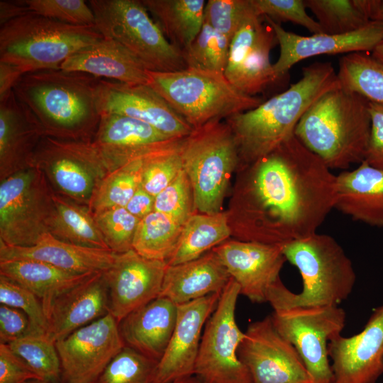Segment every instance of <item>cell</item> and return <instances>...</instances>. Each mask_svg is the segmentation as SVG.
Wrapping results in <instances>:
<instances>
[{"instance_id":"43","label":"cell","mask_w":383,"mask_h":383,"mask_svg":"<svg viewBox=\"0 0 383 383\" xmlns=\"http://www.w3.org/2000/svg\"><path fill=\"white\" fill-rule=\"evenodd\" d=\"M109 249L123 253L133 249V241L140 219L125 207H115L94 213Z\"/></svg>"},{"instance_id":"20","label":"cell","mask_w":383,"mask_h":383,"mask_svg":"<svg viewBox=\"0 0 383 383\" xmlns=\"http://www.w3.org/2000/svg\"><path fill=\"white\" fill-rule=\"evenodd\" d=\"M328 350L333 383H377L383 374V304L360 333L333 337Z\"/></svg>"},{"instance_id":"44","label":"cell","mask_w":383,"mask_h":383,"mask_svg":"<svg viewBox=\"0 0 383 383\" xmlns=\"http://www.w3.org/2000/svg\"><path fill=\"white\" fill-rule=\"evenodd\" d=\"M255 13L257 12L252 0H209L204 22L231 40L245 21Z\"/></svg>"},{"instance_id":"28","label":"cell","mask_w":383,"mask_h":383,"mask_svg":"<svg viewBox=\"0 0 383 383\" xmlns=\"http://www.w3.org/2000/svg\"><path fill=\"white\" fill-rule=\"evenodd\" d=\"M60 69L128 84H148V69L118 43L105 38L66 60Z\"/></svg>"},{"instance_id":"9","label":"cell","mask_w":383,"mask_h":383,"mask_svg":"<svg viewBox=\"0 0 383 383\" xmlns=\"http://www.w3.org/2000/svg\"><path fill=\"white\" fill-rule=\"evenodd\" d=\"M95 28L113 40L154 72L187 68L182 52L167 40L141 0H90Z\"/></svg>"},{"instance_id":"27","label":"cell","mask_w":383,"mask_h":383,"mask_svg":"<svg viewBox=\"0 0 383 383\" xmlns=\"http://www.w3.org/2000/svg\"><path fill=\"white\" fill-rule=\"evenodd\" d=\"M177 316L176 304L165 297L155 299L119 323L124 345L158 362L170 343Z\"/></svg>"},{"instance_id":"6","label":"cell","mask_w":383,"mask_h":383,"mask_svg":"<svg viewBox=\"0 0 383 383\" xmlns=\"http://www.w3.org/2000/svg\"><path fill=\"white\" fill-rule=\"evenodd\" d=\"M102 38L95 27L29 12L0 26V62L17 67L23 74L60 69L76 52Z\"/></svg>"},{"instance_id":"8","label":"cell","mask_w":383,"mask_h":383,"mask_svg":"<svg viewBox=\"0 0 383 383\" xmlns=\"http://www.w3.org/2000/svg\"><path fill=\"white\" fill-rule=\"evenodd\" d=\"M180 153L192 185L194 209L206 214L221 212L229 179L240 161L229 125L216 120L194 129L182 139Z\"/></svg>"},{"instance_id":"36","label":"cell","mask_w":383,"mask_h":383,"mask_svg":"<svg viewBox=\"0 0 383 383\" xmlns=\"http://www.w3.org/2000/svg\"><path fill=\"white\" fill-rule=\"evenodd\" d=\"M182 226L165 213L153 211L140 220L133 249L146 258L166 261L177 245Z\"/></svg>"},{"instance_id":"12","label":"cell","mask_w":383,"mask_h":383,"mask_svg":"<svg viewBox=\"0 0 383 383\" xmlns=\"http://www.w3.org/2000/svg\"><path fill=\"white\" fill-rule=\"evenodd\" d=\"M32 167L43 172L55 193L87 206L99 182L109 172L91 142L46 135L35 152Z\"/></svg>"},{"instance_id":"15","label":"cell","mask_w":383,"mask_h":383,"mask_svg":"<svg viewBox=\"0 0 383 383\" xmlns=\"http://www.w3.org/2000/svg\"><path fill=\"white\" fill-rule=\"evenodd\" d=\"M67 383H94L125 346L119 323L108 313L55 342Z\"/></svg>"},{"instance_id":"33","label":"cell","mask_w":383,"mask_h":383,"mask_svg":"<svg viewBox=\"0 0 383 383\" xmlns=\"http://www.w3.org/2000/svg\"><path fill=\"white\" fill-rule=\"evenodd\" d=\"M227 214H192L182 226L175 248L166 260L175 265L199 258L231 235Z\"/></svg>"},{"instance_id":"1","label":"cell","mask_w":383,"mask_h":383,"mask_svg":"<svg viewBox=\"0 0 383 383\" xmlns=\"http://www.w3.org/2000/svg\"><path fill=\"white\" fill-rule=\"evenodd\" d=\"M336 175L292 135L250 165L240 189L243 240L282 245L316 233L334 209Z\"/></svg>"},{"instance_id":"42","label":"cell","mask_w":383,"mask_h":383,"mask_svg":"<svg viewBox=\"0 0 383 383\" xmlns=\"http://www.w3.org/2000/svg\"><path fill=\"white\" fill-rule=\"evenodd\" d=\"M157 363L125 345L94 383H151Z\"/></svg>"},{"instance_id":"47","label":"cell","mask_w":383,"mask_h":383,"mask_svg":"<svg viewBox=\"0 0 383 383\" xmlns=\"http://www.w3.org/2000/svg\"><path fill=\"white\" fill-rule=\"evenodd\" d=\"M0 303L21 310L36 328L47 333L48 318L40 299L26 287L2 275Z\"/></svg>"},{"instance_id":"57","label":"cell","mask_w":383,"mask_h":383,"mask_svg":"<svg viewBox=\"0 0 383 383\" xmlns=\"http://www.w3.org/2000/svg\"><path fill=\"white\" fill-rule=\"evenodd\" d=\"M181 383H201L196 377H192L183 380Z\"/></svg>"},{"instance_id":"38","label":"cell","mask_w":383,"mask_h":383,"mask_svg":"<svg viewBox=\"0 0 383 383\" xmlns=\"http://www.w3.org/2000/svg\"><path fill=\"white\" fill-rule=\"evenodd\" d=\"M142 157L109 172L95 189L88 206L95 213L125 207L140 185Z\"/></svg>"},{"instance_id":"53","label":"cell","mask_w":383,"mask_h":383,"mask_svg":"<svg viewBox=\"0 0 383 383\" xmlns=\"http://www.w3.org/2000/svg\"><path fill=\"white\" fill-rule=\"evenodd\" d=\"M23 74L17 67L0 62V97L12 91Z\"/></svg>"},{"instance_id":"30","label":"cell","mask_w":383,"mask_h":383,"mask_svg":"<svg viewBox=\"0 0 383 383\" xmlns=\"http://www.w3.org/2000/svg\"><path fill=\"white\" fill-rule=\"evenodd\" d=\"M334 209L355 221L383 227V171L363 161L336 175Z\"/></svg>"},{"instance_id":"41","label":"cell","mask_w":383,"mask_h":383,"mask_svg":"<svg viewBox=\"0 0 383 383\" xmlns=\"http://www.w3.org/2000/svg\"><path fill=\"white\" fill-rule=\"evenodd\" d=\"M182 139L174 140L143 157L140 186L151 195L156 196L183 169L180 153Z\"/></svg>"},{"instance_id":"10","label":"cell","mask_w":383,"mask_h":383,"mask_svg":"<svg viewBox=\"0 0 383 383\" xmlns=\"http://www.w3.org/2000/svg\"><path fill=\"white\" fill-rule=\"evenodd\" d=\"M53 194L35 167L0 181V242L28 247L49 233L55 213Z\"/></svg>"},{"instance_id":"17","label":"cell","mask_w":383,"mask_h":383,"mask_svg":"<svg viewBox=\"0 0 383 383\" xmlns=\"http://www.w3.org/2000/svg\"><path fill=\"white\" fill-rule=\"evenodd\" d=\"M98 104L101 114L116 113L138 119L171 138H184L194 130L148 84H128L101 79Z\"/></svg>"},{"instance_id":"7","label":"cell","mask_w":383,"mask_h":383,"mask_svg":"<svg viewBox=\"0 0 383 383\" xmlns=\"http://www.w3.org/2000/svg\"><path fill=\"white\" fill-rule=\"evenodd\" d=\"M148 85L193 128L252 109L263 100L233 86L224 74L185 68L148 70Z\"/></svg>"},{"instance_id":"14","label":"cell","mask_w":383,"mask_h":383,"mask_svg":"<svg viewBox=\"0 0 383 383\" xmlns=\"http://www.w3.org/2000/svg\"><path fill=\"white\" fill-rule=\"evenodd\" d=\"M252 383H314L295 347L270 316L250 323L238 349Z\"/></svg>"},{"instance_id":"46","label":"cell","mask_w":383,"mask_h":383,"mask_svg":"<svg viewBox=\"0 0 383 383\" xmlns=\"http://www.w3.org/2000/svg\"><path fill=\"white\" fill-rule=\"evenodd\" d=\"M29 12L75 26H95V17L83 0H23Z\"/></svg>"},{"instance_id":"3","label":"cell","mask_w":383,"mask_h":383,"mask_svg":"<svg viewBox=\"0 0 383 383\" xmlns=\"http://www.w3.org/2000/svg\"><path fill=\"white\" fill-rule=\"evenodd\" d=\"M302 77L258 106L226 119L235 136L239 160L250 165L294 135L308 109L326 92L340 87L331 63L316 62Z\"/></svg>"},{"instance_id":"24","label":"cell","mask_w":383,"mask_h":383,"mask_svg":"<svg viewBox=\"0 0 383 383\" xmlns=\"http://www.w3.org/2000/svg\"><path fill=\"white\" fill-rule=\"evenodd\" d=\"M44 136L36 117L13 90L0 97V181L32 167Z\"/></svg>"},{"instance_id":"26","label":"cell","mask_w":383,"mask_h":383,"mask_svg":"<svg viewBox=\"0 0 383 383\" xmlns=\"http://www.w3.org/2000/svg\"><path fill=\"white\" fill-rule=\"evenodd\" d=\"M117 253L62 241L50 233L36 244L28 247L9 246L0 242V260H33L44 262L75 274L96 273L107 270Z\"/></svg>"},{"instance_id":"11","label":"cell","mask_w":383,"mask_h":383,"mask_svg":"<svg viewBox=\"0 0 383 383\" xmlns=\"http://www.w3.org/2000/svg\"><path fill=\"white\" fill-rule=\"evenodd\" d=\"M239 294L240 287L231 277L206 323L194 366L195 377L201 383H252L238 356L245 337L235 318Z\"/></svg>"},{"instance_id":"58","label":"cell","mask_w":383,"mask_h":383,"mask_svg":"<svg viewBox=\"0 0 383 383\" xmlns=\"http://www.w3.org/2000/svg\"><path fill=\"white\" fill-rule=\"evenodd\" d=\"M25 383H50V382L43 381V380L33 379V380H29Z\"/></svg>"},{"instance_id":"2","label":"cell","mask_w":383,"mask_h":383,"mask_svg":"<svg viewBox=\"0 0 383 383\" xmlns=\"http://www.w3.org/2000/svg\"><path fill=\"white\" fill-rule=\"evenodd\" d=\"M101 79L62 69L24 74L13 91L51 138L91 142L101 112L98 85Z\"/></svg>"},{"instance_id":"13","label":"cell","mask_w":383,"mask_h":383,"mask_svg":"<svg viewBox=\"0 0 383 383\" xmlns=\"http://www.w3.org/2000/svg\"><path fill=\"white\" fill-rule=\"evenodd\" d=\"M271 318L277 331L296 349L314 383H333L328 345L345 326L344 309L294 307L274 311Z\"/></svg>"},{"instance_id":"18","label":"cell","mask_w":383,"mask_h":383,"mask_svg":"<svg viewBox=\"0 0 383 383\" xmlns=\"http://www.w3.org/2000/svg\"><path fill=\"white\" fill-rule=\"evenodd\" d=\"M240 287V294L252 303L267 302L271 287L280 279L287 261L282 245L254 241H224L212 249Z\"/></svg>"},{"instance_id":"49","label":"cell","mask_w":383,"mask_h":383,"mask_svg":"<svg viewBox=\"0 0 383 383\" xmlns=\"http://www.w3.org/2000/svg\"><path fill=\"white\" fill-rule=\"evenodd\" d=\"M36 328L26 313L4 304L0 306V343L9 344L32 333Z\"/></svg>"},{"instance_id":"4","label":"cell","mask_w":383,"mask_h":383,"mask_svg":"<svg viewBox=\"0 0 383 383\" xmlns=\"http://www.w3.org/2000/svg\"><path fill=\"white\" fill-rule=\"evenodd\" d=\"M370 101L341 87L321 96L295 127V137L330 170L365 160L371 119Z\"/></svg>"},{"instance_id":"5","label":"cell","mask_w":383,"mask_h":383,"mask_svg":"<svg viewBox=\"0 0 383 383\" xmlns=\"http://www.w3.org/2000/svg\"><path fill=\"white\" fill-rule=\"evenodd\" d=\"M282 249L301 274L303 287L296 294L277 281L267 297L274 311L338 306L352 293L356 281L353 262L332 236L315 233L282 244Z\"/></svg>"},{"instance_id":"22","label":"cell","mask_w":383,"mask_h":383,"mask_svg":"<svg viewBox=\"0 0 383 383\" xmlns=\"http://www.w3.org/2000/svg\"><path fill=\"white\" fill-rule=\"evenodd\" d=\"M262 16L273 29L279 45V58L272 65L279 78L284 77L296 63L310 57L372 51L383 40V23L380 21H371L363 28L345 34L303 36L287 31L280 23Z\"/></svg>"},{"instance_id":"40","label":"cell","mask_w":383,"mask_h":383,"mask_svg":"<svg viewBox=\"0 0 383 383\" xmlns=\"http://www.w3.org/2000/svg\"><path fill=\"white\" fill-rule=\"evenodd\" d=\"M231 40L204 22L203 26L182 55L187 67L224 74Z\"/></svg>"},{"instance_id":"25","label":"cell","mask_w":383,"mask_h":383,"mask_svg":"<svg viewBox=\"0 0 383 383\" xmlns=\"http://www.w3.org/2000/svg\"><path fill=\"white\" fill-rule=\"evenodd\" d=\"M109 311V288L105 271L57 297L48 315L47 334L55 342L104 316Z\"/></svg>"},{"instance_id":"34","label":"cell","mask_w":383,"mask_h":383,"mask_svg":"<svg viewBox=\"0 0 383 383\" xmlns=\"http://www.w3.org/2000/svg\"><path fill=\"white\" fill-rule=\"evenodd\" d=\"M55 213L50 233L77 245L109 250L89 207L54 192Z\"/></svg>"},{"instance_id":"29","label":"cell","mask_w":383,"mask_h":383,"mask_svg":"<svg viewBox=\"0 0 383 383\" xmlns=\"http://www.w3.org/2000/svg\"><path fill=\"white\" fill-rule=\"evenodd\" d=\"M230 279L218 256L211 250L197 259L167 265L158 297L167 298L176 304H184L221 293Z\"/></svg>"},{"instance_id":"31","label":"cell","mask_w":383,"mask_h":383,"mask_svg":"<svg viewBox=\"0 0 383 383\" xmlns=\"http://www.w3.org/2000/svg\"><path fill=\"white\" fill-rule=\"evenodd\" d=\"M93 274L72 273L48 263L33 260H0V275L33 292L41 301L47 318L57 297Z\"/></svg>"},{"instance_id":"35","label":"cell","mask_w":383,"mask_h":383,"mask_svg":"<svg viewBox=\"0 0 383 383\" xmlns=\"http://www.w3.org/2000/svg\"><path fill=\"white\" fill-rule=\"evenodd\" d=\"M340 87L369 101L383 104V65L365 52H351L339 61Z\"/></svg>"},{"instance_id":"55","label":"cell","mask_w":383,"mask_h":383,"mask_svg":"<svg viewBox=\"0 0 383 383\" xmlns=\"http://www.w3.org/2000/svg\"><path fill=\"white\" fill-rule=\"evenodd\" d=\"M365 6L371 21L383 23V0H365Z\"/></svg>"},{"instance_id":"37","label":"cell","mask_w":383,"mask_h":383,"mask_svg":"<svg viewBox=\"0 0 383 383\" xmlns=\"http://www.w3.org/2000/svg\"><path fill=\"white\" fill-rule=\"evenodd\" d=\"M304 1L306 8L316 16L323 33H349L371 21L366 10L365 0Z\"/></svg>"},{"instance_id":"19","label":"cell","mask_w":383,"mask_h":383,"mask_svg":"<svg viewBox=\"0 0 383 383\" xmlns=\"http://www.w3.org/2000/svg\"><path fill=\"white\" fill-rule=\"evenodd\" d=\"M167 266L166 261L146 258L133 249L116 254L105 274L109 311L118 323L160 296Z\"/></svg>"},{"instance_id":"56","label":"cell","mask_w":383,"mask_h":383,"mask_svg":"<svg viewBox=\"0 0 383 383\" xmlns=\"http://www.w3.org/2000/svg\"><path fill=\"white\" fill-rule=\"evenodd\" d=\"M372 56L383 65V40L372 51Z\"/></svg>"},{"instance_id":"21","label":"cell","mask_w":383,"mask_h":383,"mask_svg":"<svg viewBox=\"0 0 383 383\" xmlns=\"http://www.w3.org/2000/svg\"><path fill=\"white\" fill-rule=\"evenodd\" d=\"M221 293L177 305L174 330L162 357L157 363L151 383H173L192 377L201 331L215 311Z\"/></svg>"},{"instance_id":"32","label":"cell","mask_w":383,"mask_h":383,"mask_svg":"<svg viewBox=\"0 0 383 383\" xmlns=\"http://www.w3.org/2000/svg\"><path fill=\"white\" fill-rule=\"evenodd\" d=\"M174 46L187 48L199 33L204 19V0H141Z\"/></svg>"},{"instance_id":"16","label":"cell","mask_w":383,"mask_h":383,"mask_svg":"<svg viewBox=\"0 0 383 383\" xmlns=\"http://www.w3.org/2000/svg\"><path fill=\"white\" fill-rule=\"evenodd\" d=\"M262 16L255 13L241 25L231 40L224 75L243 93L255 96L279 79L270 61L277 43L275 33Z\"/></svg>"},{"instance_id":"51","label":"cell","mask_w":383,"mask_h":383,"mask_svg":"<svg viewBox=\"0 0 383 383\" xmlns=\"http://www.w3.org/2000/svg\"><path fill=\"white\" fill-rule=\"evenodd\" d=\"M40 378L7 344L0 343V383H25Z\"/></svg>"},{"instance_id":"50","label":"cell","mask_w":383,"mask_h":383,"mask_svg":"<svg viewBox=\"0 0 383 383\" xmlns=\"http://www.w3.org/2000/svg\"><path fill=\"white\" fill-rule=\"evenodd\" d=\"M370 134L365 160L383 171V104L370 101Z\"/></svg>"},{"instance_id":"45","label":"cell","mask_w":383,"mask_h":383,"mask_svg":"<svg viewBox=\"0 0 383 383\" xmlns=\"http://www.w3.org/2000/svg\"><path fill=\"white\" fill-rule=\"evenodd\" d=\"M190 181L182 169L174 180L155 199L154 211L165 213L184 225L194 210Z\"/></svg>"},{"instance_id":"52","label":"cell","mask_w":383,"mask_h":383,"mask_svg":"<svg viewBox=\"0 0 383 383\" xmlns=\"http://www.w3.org/2000/svg\"><path fill=\"white\" fill-rule=\"evenodd\" d=\"M155 199V196L145 191L140 185L125 208L140 220L154 211Z\"/></svg>"},{"instance_id":"39","label":"cell","mask_w":383,"mask_h":383,"mask_svg":"<svg viewBox=\"0 0 383 383\" xmlns=\"http://www.w3.org/2000/svg\"><path fill=\"white\" fill-rule=\"evenodd\" d=\"M8 345L40 380L59 382L62 377L60 360L55 342L47 333H32Z\"/></svg>"},{"instance_id":"23","label":"cell","mask_w":383,"mask_h":383,"mask_svg":"<svg viewBox=\"0 0 383 383\" xmlns=\"http://www.w3.org/2000/svg\"><path fill=\"white\" fill-rule=\"evenodd\" d=\"M91 141L109 172L176 140L126 116L104 113Z\"/></svg>"},{"instance_id":"48","label":"cell","mask_w":383,"mask_h":383,"mask_svg":"<svg viewBox=\"0 0 383 383\" xmlns=\"http://www.w3.org/2000/svg\"><path fill=\"white\" fill-rule=\"evenodd\" d=\"M260 16H266L276 23L289 21L306 28L313 34L323 33L317 22L306 12L304 0H252Z\"/></svg>"},{"instance_id":"54","label":"cell","mask_w":383,"mask_h":383,"mask_svg":"<svg viewBox=\"0 0 383 383\" xmlns=\"http://www.w3.org/2000/svg\"><path fill=\"white\" fill-rule=\"evenodd\" d=\"M28 13H29V11L23 0H1L0 26Z\"/></svg>"}]
</instances>
